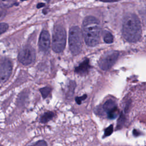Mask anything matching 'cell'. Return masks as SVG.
Wrapping results in <instances>:
<instances>
[{"mask_svg":"<svg viewBox=\"0 0 146 146\" xmlns=\"http://www.w3.org/2000/svg\"><path fill=\"white\" fill-rule=\"evenodd\" d=\"M100 25L99 21L93 16H87L82 24V35L88 46H95L100 39Z\"/></svg>","mask_w":146,"mask_h":146,"instance_id":"6da1fadb","label":"cell"},{"mask_svg":"<svg viewBox=\"0 0 146 146\" xmlns=\"http://www.w3.org/2000/svg\"><path fill=\"white\" fill-rule=\"evenodd\" d=\"M123 35L124 39L130 42L138 41L141 35V26L139 18L134 14L125 16L123 21Z\"/></svg>","mask_w":146,"mask_h":146,"instance_id":"7a4b0ae2","label":"cell"},{"mask_svg":"<svg viewBox=\"0 0 146 146\" xmlns=\"http://www.w3.org/2000/svg\"><path fill=\"white\" fill-rule=\"evenodd\" d=\"M69 48L73 55L79 54L82 47V33L78 26L72 27L69 31Z\"/></svg>","mask_w":146,"mask_h":146,"instance_id":"3957f363","label":"cell"},{"mask_svg":"<svg viewBox=\"0 0 146 146\" xmlns=\"http://www.w3.org/2000/svg\"><path fill=\"white\" fill-rule=\"evenodd\" d=\"M66 33L64 27L61 25L55 26L52 34V48L55 52H62L66 45Z\"/></svg>","mask_w":146,"mask_h":146,"instance_id":"277c9868","label":"cell"},{"mask_svg":"<svg viewBox=\"0 0 146 146\" xmlns=\"http://www.w3.org/2000/svg\"><path fill=\"white\" fill-rule=\"evenodd\" d=\"M119 56V52L110 50L104 53L99 60V66L103 70H108L113 65Z\"/></svg>","mask_w":146,"mask_h":146,"instance_id":"5b68a950","label":"cell"},{"mask_svg":"<svg viewBox=\"0 0 146 146\" xmlns=\"http://www.w3.org/2000/svg\"><path fill=\"white\" fill-rule=\"evenodd\" d=\"M35 51L30 46L25 47L21 49L18 54L19 61L24 65H29L32 63L35 59Z\"/></svg>","mask_w":146,"mask_h":146,"instance_id":"8992f818","label":"cell"},{"mask_svg":"<svg viewBox=\"0 0 146 146\" xmlns=\"http://www.w3.org/2000/svg\"><path fill=\"white\" fill-rule=\"evenodd\" d=\"M13 70V64L7 59L0 60V83L5 82L10 76Z\"/></svg>","mask_w":146,"mask_h":146,"instance_id":"52a82bcc","label":"cell"},{"mask_svg":"<svg viewBox=\"0 0 146 146\" xmlns=\"http://www.w3.org/2000/svg\"><path fill=\"white\" fill-rule=\"evenodd\" d=\"M103 110L106 112L107 117L110 119H115L118 113L117 104L112 100H107L103 105Z\"/></svg>","mask_w":146,"mask_h":146,"instance_id":"ba28073f","label":"cell"},{"mask_svg":"<svg viewBox=\"0 0 146 146\" xmlns=\"http://www.w3.org/2000/svg\"><path fill=\"white\" fill-rule=\"evenodd\" d=\"M50 44V34L47 31L43 30L40 35L39 40V47L42 51H46L49 48Z\"/></svg>","mask_w":146,"mask_h":146,"instance_id":"9c48e42d","label":"cell"},{"mask_svg":"<svg viewBox=\"0 0 146 146\" xmlns=\"http://www.w3.org/2000/svg\"><path fill=\"white\" fill-rule=\"evenodd\" d=\"M90 67V66L89 65V60L88 59H86L75 68V71L77 74L80 75H84L88 72Z\"/></svg>","mask_w":146,"mask_h":146,"instance_id":"30bf717a","label":"cell"},{"mask_svg":"<svg viewBox=\"0 0 146 146\" xmlns=\"http://www.w3.org/2000/svg\"><path fill=\"white\" fill-rule=\"evenodd\" d=\"M54 116V113L52 112H45L43 115L41 116L40 118V121L42 123H46L48 121H49L50 120L52 119V117Z\"/></svg>","mask_w":146,"mask_h":146,"instance_id":"8fae6325","label":"cell"},{"mask_svg":"<svg viewBox=\"0 0 146 146\" xmlns=\"http://www.w3.org/2000/svg\"><path fill=\"white\" fill-rule=\"evenodd\" d=\"M104 41L106 43H111L113 42V37L112 34L110 33V32H106L104 35Z\"/></svg>","mask_w":146,"mask_h":146,"instance_id":"7c38bea8","label":"cell"},{"mask_svg":"<svg viewBox=\"0 0 146 146\" xmlns=\"http://www.w3.org/2000/svg\"><path fill=\"white\" fill-rule=\"evenodd\" d=\"M40 92L43 98H46L48 96L51 92V88L49 87H44L40 89Z\"/></svg>","mask_w":146,"mask_h":146,"instance_id":"4fadbf2b","label":"cell"},{"mask_svg":"<svg viewBox=\"0 0 146 146\" xmlns=\"http://www.w3.org/2000/svg\"><path fill=\"white\" fill-rule=\"evenodd\" d=\"M125 117L121 113L119 117V119L117 120V129H120L123 126L124 122H125Z\"/></svg>","mask_w":146,"mask_h":146,"instance_id":"5bb4252c","label":"cell"},{"mask_svg":"<svg viewBox=\"0 0 146 146\" xmlns=\"http://www.w3.org/2000/svg\"><path fill=\"white\" fill-rule=\"evenodd\" d=\"M113 125H110V126H108L106 129H105L104 130V135H103V137H107L110 135H111L113 132Z\"/></svg>","mask_w":146,"mask_h":146,"instance_id":"9a60e30c","label":"cell"},{"mask_svg":"<svg viewBox=\"0 0 146 146\" xmlns=\"http://www.w3.org/2000/svg\"><path fill=\"white\" fill-rule=\"evenodd\" d=\"M29 146H48L47 142L44 140H40Z\"/></svg>","mask_w":146,"mask_h":146,"instance_id":"2e32d148","label":"cell"},{"mask_svg":"<svg viewBox=\"0 0 146 146\" xmlns=\"http://www.w3.org/2000/svg\"><path fill=\"white\" fill-rule=\"evenodd\" d=\"M9 26L6 23H0V35L4 33L7 29Z\"/></svg>","mask_w":146,"mask_h":146,"instance_id":"e0dca14e","label":"cell"},{"mask_svg":"<svg viewBox=\"0 0 146 146\" xmlns=\"http://www.w3.org/2000/svg\"><path fill=\"white\" fill-rule=\"evenodd\" d=\"M86 97H87V95H84L83 96H82L80 97H76L75 98V100L78 104H80L86 98Z\"/></svg>","mask_w":146,"mask_h":146,"instance_id":"ac0fdd59","label":"cell"},{"mask_svg":"<svg viewBox=\"0 0 146 146\" xmlns=\"http://www.w3.org/2000/svg\"><path fill=\"white\" fill-rule=\"evenodd\" d=\"M133 134L135 136H138L139 135H140V132H139L138 130L136 129H134L133 131Z\"/></svg>","mask_w":146,"mask_h":146,"instance_id":"d6986e66","label":"cell"},{"mask_svg":"<svg viewBox=\"0 0 146 146\" xmlns=\"http://www.w3.org/2000/svg\"><path fill=\"white\" fill-rule=\"evenodd\" d=\"M44 3H38V5H37V7H38V8H40V7H41L44 6Z\"/></svg>","mask_w":146,"mask_h":146,"instance_id":"ffe728a7","label":"cell"},{"mask_svg":"<svg viewBox=\"0 0 146 146\" xmlns=\"http://www.w3.org/2000/svg\"><path fill=\"white\" fill-rule=\"evenodd\" d=\"M1 13H0V16H1Z\"/></svg>","mask_w":146,"mask_h":146,"instance_id":"44dd1931","label":"cell"},{"mask_svg":"<svg viewBox=\"0 0 146 146\" xmlns=\"http://www.w3.org/2000/svg\"><path fill=\"white\" fill-rule=\"evenodd\" d=\"M0 146H2V145H1V144H0Z\"/></svg>","mask_w":146,"mask_h":146,"instance_id":"7402d4cb","label":"cell"}]
</instances>
